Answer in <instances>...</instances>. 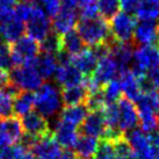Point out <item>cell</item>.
<instances>
[{"label":"cell","mask_w":159,"mask_h":159,"mask_svg":"<svg viewBox=\"0 0 159 159\" xmlns=\"http://www.w3.org/2000/svg\"><path fill=\"white\" fill-rule=\"evenodd\" d=\"M77 31L84 44H87L92 48L107 44L111 40L109 25L107 20L99 16L81 20L77 25Z\"/></svg>","instance_id":"cell-1"},{"label":"cell","mask_w":159,"mask_h":159,"mask_svg":"<svg viewBox=\"0 0 159 159\" xmlns=\"http://www.w3.org/2000/svg\"><path fill=\"white\" fill-rule=\"evenodd\" d=\"M62 93L56 85L45 83L36 91L35 107L37 113L45 119L53 117L62 109Z\"/></svg>","instance_id":"cell-2"},{"label":"cell","mask_w":159,"mask_h":159,"mask_svg":"<svg viewBox=\"0 0 159 159\" xmlns=\"http://www.w3.org/2000/svg\"><path fill=\"white\" fill-rule=\"evenodd\" d=\"M42 77L34 65L16 66L9 73V84L19 92H34L42 86Z\"/></svg>","instance_id":"cell-3"},{"label":"cell","mask_w":159,"mask_h":159,"mask_svg":"<svg viewBox=\"0 0 159 159\" xmlns=\"http://www.w3.org/2000/svg\"><path fill=\"white\" fill-rule=\"evenodd\" d=\"M9 47L12 61L16 66L33 65L40 53V44L29 36H22Z\"/></svg>","instance_id":"cell-4"},{"label":"cell","mask_w":159,"mask_h":159,"mask_svg":"<svg viewBox=\"0 0 159 159\" xmlns=\"http://www.w3.org/2000/svg\"><path fill=\"white\" fill-rule=\"evenodd\" d=\"M135 27L136 20L131 14L119 12L111 19L109 23L111 40L117 43H129L133 40Z\"/></svg>","instance_id":"cell-5"},{"label":"cell","mask_w":159,"mask_h":159,"mask_svg":"<svg viewBox=\"0 0 159 159\" xmlns=\"http://www.w3.org/2000/svg\"><path fill=\"white\" fill-rule=\"evenodd\" d=\"M159 66V45H143L134 51L133 69L139 75Z\"/></svg>","instance_id":"cell-6"},{"label":"cell","mask_w":159,"mask_h":159,"mask_svg":"<svg viewBox=\"0 0 159 159\" xmlns=\"http://www.w3.org/2000/svg\"><path fill=\"white\" fill-rule=\"evenodd\" d=\"M124 138L133 150L134 159H156L157 152L151 144L149 134L136 128L125 134Z\"/></svg>","instance_id":"cell-7"},{"label":"cell","mask_w":159,"mask_h":159,"mask_svg":"<svg viewBox=\"0 0 159 159\" xmlns=\"http://www.w3.org/2000/svg\"><path fill=\"white\" fill-rule=\"evenodd\" d=\"M27 36L36 42H42L51 33V21L40 8L33 5V9L28 20L26 21Z\"/></svg>","instance_id":"cell-8"},{"label":"cell","mask_w":159,"mask_h":159,"mask_svg":"<svg viewBox=\"0 0 159 159\" xmlns=\"http://www.w3.org/2000/svg\"><path fill=\"white\" fill-rule=\"evenodd\" d=\"M25 30V22L14 14L13 11L0 15V40L2 42L13 44L22 37Z\"/></svg>","instance_id":"cell-9"},{"label":"cell","mask_w":159,"mask_h":159,"mask_svg":"<svg viewBox=\"0 0 159 159\" xmlns=\"http://www.w3.org/2000/svg\"><path fill=\"white\" fill-rule=\"evenodd\" d=\"M23 137L21 121L15 116L0 120V150L18 144Z\"/></svg>","instance_id":"cell-10"},{"label":"cell","mask_w":159,"mask_h":159,"mask_svg":"<svg viewBox=\"0 0 159 159\" xmlns=\"http://www.w3.org/2000/svg\"><path fill=\"white\" fill-rule=\"evenodd\" d=\"M55 80L63 89L71 87L84 83V75L71 63L70 58L61 53V64H58L57 71L55 73Z\"/></svg>","instance_id":"cell-11"},{"label":"cell","mask_w":159,"mask_h":159,"mask_svg":"<svg viewBox=\"0 0 159 159\" xmlns=\"http://www.w3.org/2000/svg\"><path fill=\"white\" fill-rule=\"evenodd\" d=\"M116 108L120 131L122 134H128L129 131L136 129L138 124V111L136 105L128 99L122 98L116 102Z\"/></svg>","instance_id":"cell-12"},{"label":"cell","mask_w":159,"mask_h":159,"mask_svg":"<svg viewBox=\"0 0 159 159\" xmlns=\"http://www.w3.org/2000/svg\"><path fill=\"white\" fill-rule=\"evenodd\" d=\"M120 73L121 71L117 63L115 62V59L108 52L107 55L99 58V62L93 72L92 78L100 87H103L105 85L111 83V80L116 79Z\"/></svg>","instance_id":"cell-13"},{"label":"cell","mask_w":159,"mask_h":159,"mask_svg":"<svg viewBox=\"0 0 159 159\" xmlns=\"http://www.w3.org/2000/svg\"><path fill=\"white\" fill-rule=\"evenodd\" d=\"M29 151L35 159H59L62 148L50 134L37 138L29 146Z\"/></svg>","instance_id":"cell-14"},{"label":"cell","mask_w":159,"mask_h":159,"mask_svg":"<svg viewBox=\"0 0 159 159\" xmlns=\"http://www.w3.org/2000/svg\"><path fill=\"white\" fill-rule=\"evenodd\" d=\"M143 78L144 75L135 73L133 70H127L119 75L120 83L122 86V93L134 103L142 97L143 94Z\"/></svg>","instance_id":"cell-15"},{"label":"cell","mask_w":159,"mask_h":159,"mask_svg":"<svg viewBox=\"0 0 159 159\" xmlns=\"http://www.w3.org/2000/svg\"><path fill=\"white\" fill-rule=\"evenodd\" d=\"M21 124H22L23 133L26 134V136L34 138V139L41 138L50 134L47 119L39 114L37 111H30L29 114L22 116Z\"/></svg>","instance_id":"cell-16"},{"label":"cell","mask_w":159,"mask_h":159,"mask_svg":"<svg viewBox=\"0 0 159 159\" xmlns=\"http://www.w3.org/2000/svg\"><path fill=\"white\" fill-rule=\"evenodd\" d=\"M81 129L84 135L91 136L93 138H105L106 135V121L102 111H89L84 123L81 124Z\"/></svg>","instance_id":"cell-17"},{"label":"cell","mask_w":159,"mask_h":159,"mask_svg":"<svg viewBox=\"0 0 159 159\" xmlns=\"http://www.w3.org/2000/svg\"><path fill=\"white\" fill-rule=\"evenodd\" d=\"M78 25V14L75 9L62 8L58 12L51 22V29L57 35L63 36L73 30Z\"/></svg>","instance_id":"cell-18"},{"label":"cell","mask_w":159,"mask_h":159,"mask_svg":"<svg viewBox=\"0 0 159 159\" xmlns=\"http://www.w3.org/2000/svg\"><path fill=\"white\" fill-rule=\"evenodd\" d=\"M135 43L139 47L151 45L158 40V25L155 21H139L136 23L133 36Z\"/></svg>","instance_id":"cell-19"},{"label":"cell","mask_w":159,"mask_h":159,"mask_svg":"<svg viewBox=\"0 0 159 159\" xmlns=\"http://www.w3.org/2000/svg\"><path fill=\"white\" fill-rule=\"evenodd\" d=\"M109 53L115 59L120 67L121 73L130 69V64L133 63L134 49L129 43H117L113 40L109 41ZM120 73V75H121Z\"/></svg>","instance_id":"cell-20"},{"label":"cell","mask_w":159,"mask_h":159,"mask_svg":"<svg viewBox=\"0 0 159 159\" xmlns=\"http://www.w3.org/2000/svg\"><path fill=\"white\" fill-rule=\"evenodd\" d=\"M52 136L61 148L69 150L71 148H75V144L79 135H78L77 129L75 127L58 120L57 123L55 124Z\"/></svg>","instance_id":"cell-21"},{"label":"cell","mask_w":159,"mask_h":159,"mask_svg":"<svg viewBox=\"0 0 159 159\" xmlns=\"http://www.w3.org/2000/svg\"><path fill=\"white\" fill-rule=\"evenodd\" d=\"M99 55L97 50L93 49H84L81 52L75 55V57H71V63L75 65L80 73L84 75H92L99 62Z\"/></svg>","instance_id":"cell-22"},{"label":"cell","mask_w":159,"mask_h":159,"mask_svg":"<svg viewBox=\"0 0 159 159\" xmlns=\"http://www.w3.org/2000/svg\"><path fill=\"white\" fill-rule=\"evenodd\" d=\"M75 155L78 159H94L99 149V142L87 135H81L75 144Z\"/></svg>","instance_id":"cell-23"},{"label":"cell","mask_w":159,"mask_h":159,"mask_svg":"<svg viewBox=\"0 0 159 159\" xmlns=\"http://www.w3.org/2000/svg\"><path fill=\"white\" fill-rule=\"evenodd\" d=\"M37 72L40 73L42 79H50L52 78L58 67V59L57 56L51 53L42 52L37 56L36 61L33 64Z\"/></svg>","instance_id":"cell-24"},{"label":"cell","mask_w":159,"mask_h":159,"mask_svg":"<svg viewBox=\"0 0 159 159\" xmlns=\"http://www.w3.org/2000/svg\"><path fill=\"white\" fill-rule=\"evenodd\" d=\"M62 100L63 103L67 106H78L86 103V100L89 98V92L85 87L84 83L71 87H65L62 89Z\"/></svg>","instance_id":"cell-25"},{"label":"cell","mask_w":159,"mask_h":159,"mask_svg":"<svg viewBox=\"0 0 159 159\" xmlns=\"http://www.w3.org/2000/svg\"><path fill=\"white\" fill-rule=\"evenodd\" d=\"M87 114H89V108L86 107V105L85 106L84 105L67 106L61 111L59 120L75 128L84 123Z\"/></svg>","instance_id":"cell-26"},{"label":"cell","mask_w":159,"mask_h":159,"mask_svg":"<svg viewBox=\"0 0 159 159\" xmlns=\"http://www.w3.org/2000/svg\"><path fill=\"white\" fill-rule=\"evenodd\" d=\"M62 37V53L69 58L75 57L84 50V42L79 36L78 31L72 30L65 35L61 36Z\"/></svg>","instance_id":"cell-27"},{"label":"cell","mask_w":159,"mask_h":159,"mask_svg":"<svg viewBox=\"0 0 159 159\" xmlns=\"http://www.w3.org/2000/svg\"><path fill=\"white\" fill-rule=\"evenodd\" d=\"M35 107V94L33 92H19L14 98L13 111L18 116L29 114Z\"/></svg>","instance_id":"cell-28"},{"label":"cell","mask_w":159,"mask_h":159,"mask_svg":"<svg viewBox=\"0 0 159 159\" xmlns=\"http://www.w3.org/2000/svg\"><path fill=\"white\" fill-rule=\"evenodd\" d=\"M139 21H157L159 19V0H141L136 11Z\"/></svg>","instance_id":"cell-29"},{"label":"cell","mask_w":159,"mask_h":159,"mask_svg":"<svg viewBox=\"0 0 159 159\" xmlns=\"http://www.w3.org/2000/svg\"><path fill=\"white\" fill-rule=\"evenodd\" d=\"M18 93V89H14L11 84L4 89H0V117H9L13 113L14 98Z\"/></svg>","instance_id":"cell-30"},{"label":"cell","mask_w":159,"mask_h":159,"mask_svg":"<svg viewBox=\"0 0 159 159\" xmlns=\"http://www.w3.org/2000/svg\"><path fill=\"white\" fill-rule=\"evenodd\" d=\"M101 93L106 106L116 103L121 99V94H122V86L119 78L111 80V83L105 85L101 89Z\"/></svg>","instance_id":"cell-31"},{"label":"cell","mask_w":159,"mask_h":159,"mask_svg":"<svg viewBox=\"0 0 159 159\" xmlns=\"http://www.w3.org/2000/svg\"><path fill=\"white\" fill-rule=\"evenodd\" d=\"M40 49L42 52L51 53V55H61L62 53V37L56 33L51 31L44 40L40 42Z\"/></svg>","instance_id":"cell-32"},{"label":"cell","mask_w":159,"mask_h":159,"mask_svg":"<svg viewBox=\"0 0 159 159\" xmlns=\"http://www.w3.org/2000/svg\"><path fill=\"white\" fill-rule=\"evenodd\" d=\"M99 14H101V18L111 19L119 13L120 0H97Z\"/></svg>","instance_id":"cell-33"},{"label":"cell","mask_w":159,"mask_h":159,"mask_svg":"<svg viewBox=\"0 0 159 159\" xmlns=\"http://www.w3.org/2000/svg\"><path fill=\"white\" fill-rule=\"evenodd\" d=\"M31 4L40 8L45 15L52 18L62 9L59 0H31Z\"/></svg>","instance_id":"cell-34"},{"label":"cell","mask_w":159,"mask_h":159,"mask_svg":"<svg viewBox=\"0 0 159 159\" xmlns=\"http://www.w3.org/2000/svg\"><path fill=\"white\" fill-rule=\"evenodd\" d=\"M78 8H79V14L83 20L98 18L99 9H98L97 0H79Z\"/></svg>","instance_id":"cell-35"},{"label":"cell","mask_w":159,"mask_h":159,"mask_svg":"<svg viewBox=\"0 0 159 159\" xmlns=\"http://www.w3.org/2000/svg\"><path fill=\"white\" fill-rule=\"evenodd\" d=\"M94 159H121L117 157L115 152L113 143L106 139H102V142L99 144V149Z\"/></svg>","instance_id":"cell-36"},{"label":"cell","mask_w":159,"mask_h":159,"mask_svg":"<svg viewBox=\"0 0 159 159\" xmlns=\"http://www.w3.org/2000/svg\"><path fill=\"white\" fill-rule=\"evenodd\" d=\"M13 66L12 55H11V47L0 40V70L7 71Z\"/></svg>","instance_id":"cell-37"},{"label":"cell","mask_w":159,"mask_h":159,"mask_svg":"<svg viewBox=\"0 0 159 159\" xmlns=\"http://www.w3.org/2000/svg\"><path fill=\"white\" fill-rule=\"evenodd\" d=\"M146 89L159 91V66L146 72L143 78V92Z\"/></svg>","instance_id":"cell-38"},{"label":"cell","mask_w":159,"mask_h":159,"mask_svg":"<svg viewBox=\"0 0 159 159\" xmlns=\"http://www.w3.org/2000/svg\"><path fill=\"white\" fill-rule=\"evenodd\" d=\"M139 2H141V0H120L121 12H124L127 14L136 13Z\"/></svg>","instance_id":"cell-39"},{"label":"cell","mask_w":159,"mask_h":159,"mask_svg":"<svg viewBox=\"0 0 159 159\" xmlns=\"http://www.w3.org/2000/svg\"><path fill=\"white\" fill-rule=\"evenodd\" d=\"M20 0H0V15L13 11Z\"/></svg>","instance_id":"cell-40"},{"label":"cell","mask_w":159,"mask_h":159,"mask_svg":"<svg viewBox=\"0 0 159 159\" xmlns=\"http://www.w3.org/2000/svg\"><path fill=\"white\" fill-rule=\"evenodd\" d=\"M61 5L63 8H69V9H77L79 0H59Z\"/></svg>","instance_id":"cell-41"},{"label":"cell","mask_w":159,"mask_h":159,"mask_svg":"<svg viewBox=\"0 0 159 159\" xmlns=\"http://www.w3.org/2000/svg\"><path fill=\"white\" fill-rule=\"evenodd\" d=\"M9 85V73L0 70V89H4Z\"/></svg>","instance_id":"cell-42"},{"label":"cell","mask_w":159,"mask_h":159,"mask_svg":"<svg viewBox=\"0 0 159 159\" xmlns=\"http://www.w3.org/2000/svg\"><path fill=\"white\" fill-rule=\"evenodd\" d=\"M59 159H78V158H77V156L75 155V152H72V151H70V150H65L62 152Z\"/></svg>","instance_id":"cell-43"},{"label":"cell","mask_w":159,"mask_h":159,"mask_svg":"<svg viewBox=\"0 0 159 159\" xmlns=\"http://www.w3.org/2000/svg\"><path fill=\"white\" fill-rule=\"evenodd\" d=\"M156 159H159V152L157 153V157H156Z\"/></svg>","instance_id":"cell-44"},{"label":"cell","mask_w":159,"mask_h":159,"mask_svg":"<svg viewBox=\"0 0 159 159\" xmlns=\"http://www.w3.org/2000/svg\"><path fill=\"white\" fill-rule=\"evenodd\" d=\"M158 41H159V26H158Z\"/></svg>","instance_id":"cell-45"}]
</instances>
